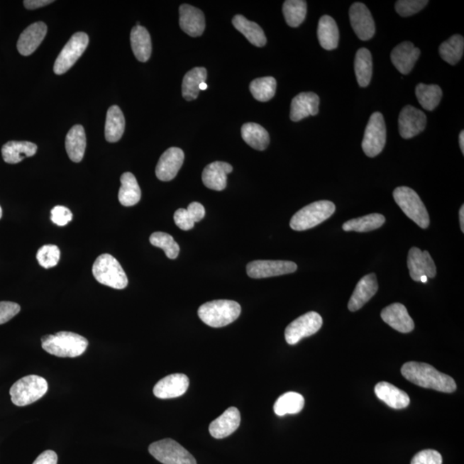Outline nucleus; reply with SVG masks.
Listing matches in <instances>:
<instances>
[{"label": "nucleus", "instance_id": "obj_38", "mask_svg": "<svg viewBox=\"0 0 464 464\" xmlns=\"http://www.w3.org/2000/svg\"><path fill=\"white\" fill-rule=\"evenodd\" d=\"M419 104L426 111H433L442 99V89L437 84H419L415 89Z\"/></svg>", "mask_w": 464, "mask_h": 464}, {"label": "nucleus", "instance_id": "obj_7", "mask_svg": "<svg viewBox=\"0 0 464 464\" xmlns=\"http://www.w3.org/2000/svg\"><path fill=\"white\" fill-rule=\"evenodd\" d=\"M394 201L410 219L422 229L430 225V218L424 203L418 194L408 187H399L394 190Z\"/></svg>", "mask_w": 464, "mask_h": 464}, {"label": "nucleus", "instance_id": "obj_48", "mask_svg": "<svg viewBox=\"0 0 464 464\" xmlns=\"http://www.w3.org/2000/svg\"><path fill=\"white\" fill-rule=\"evenodd\" d=\"M21 311V307L17 303L3 301L0 302V325L7 323L17 316Z\"/></svg>", "mask_w": 464, "mask_h": 464}, {"label": "nucleus", "instance_id": "obj_24", "mask_svg": "<svg viewBox=\"0 0 464 464\" xmlns=\"http://www.w3.org/2000/svg\"><path fill=\"white\" fill-rule=\"evenodd\" d=\"M48 28L43 22L35 23L28 26L20 35L17 48L23 56H28L38 50L47 35Z\"/></svg>", "mask_w": 464, "mask_h": 464}, {"label": "nucleus", "instance_id": "obj_45", "mask_svg": "<svg viewBox=\"0 0 464 464\" xmlns=\"http://www.w3.org/2000/svg\"><path fill=\"white\" fill-rule=\"evenodd\" d=\"M38 263L44 268H51L57 265L60 262V251L58 247L48 244L44 245L38 251L36 255Z\"/></svg>", "mask_w": 464, "mask_h": 464}, {"label": "nucleus", "instance_id": "obj_21", "mask_svg": "<svg viewBox=\"0 0 464 464\" xmlns=\"http://www.w3.org/2000/svg\"><path fill=\"white\" fill-rule=\"evenodd\" d=\"M240 422H241V414L239 410L235 407H231L221 416L211 423L210 434L217 439L230 436L238 429Z\"/></svg>", "mask_w": 464, "mask_h": 464}, {"label": "nucleus", "instance_id": "obj_36", "mask_svg": "<svg viewBox=\"0 0 464 464\" xmlns=\"http://www.w3.org/2000/svg\"><path fill=\"white\" fill-rule=\"evenodd\" d=\"M206 69L204 67H195L187 72L182 81V96L187 101L197 99L201 92L199 85L206 82Z\"/></svg>", "mask_w": 464, "mask_h": 464}, {"label": "nucleus", "instance_id": "obj_13", "mask_svg": "<svg viewBox=\"0 0 464 464\" xmlns=\"http://www.w3.org/2000/svg\"><path fill=\"white\" fill-rule=\"evenodd\" d=\"M350 22L354 32L362 40H368L375 35L376 27L372 14L362 3H354L349 10Z\"/></svg>", "mask_w": 464, "mask_h": 464}, {"label": "nucleus", "instance_id": "obj_46", "mask_svg": "<svg viewBox=\"0 0 464 464\" xmlns=\"http://www.w3.org/2000/svg\"><path fill=\"white\" fill-rule=\"evenodd\" d=\"M427 4V0H399L396 3V11L402 17H409L424 9Z\"/></svg>", "mask_w": 464, "mask_h": 464}, {"label": "nucleus", "instance_id": "obj_41", "mask_svg": "<svg viewBox=\"0 0 464 464\" xmlns=\"http://www.w3.org/2000/svg\"><path fill=\"white\" fill-rule=\"evenodd\" d=\"M464 50V39L462 35H454L439 47V55L450 65L458 64L462 59Z\"/></svg>", "mask_w": 464, "mask_h": 464}, {"label": "nucleus", "instance_id": "obj_39", "mask_svg": "<svg viewBox=\"0 0 464 464\" xmlns=\"http://www.w3.org/2000/svg\"><path fill=\"white\" fill-rule=\"evenodd\" d=\"M304 407V398L302 394L296 392H287L282 394L275 402V413L278 416L286 414H296L301 412Z\"/></svg>", "mask_w": 464, "mask_h": 464}, {"label": "nucleus", "instance_id": "obj_54", "mask_svg": "<svg viewBox=\"0 0 464 464\" xmlns=\"http://www.w3.org/2000/svg\"><path fill=\"white\" fill-rule=\"evenodd\" d=\"M207 89V84H206V82L202 83V84H201V85H199V89H201V91H205V89Z\"/></svg>", "mask_w": 464, "mask_h": 464}, {"label": "nucleus", "instance_id": "obj_25", "mask_svg": "<svg viewBox=\"0 0 464 464\" xmlns=\"http://www.w3.org/2000/svg\"><path fill=\"white\" fill-rule=\"evenodd\" d=\"M233 168L228 162H214L207 165L202 173V182L206 188L216 191H222L226 188L227 175Z\"/></svg>", "mask_w": 464, "mask_h": 464}, {"label": "nucleus", "instance_id": "obj_17", "mask_svg": "<svg viewBox=\"0 0 464 464\" xmlns=\"http://www.w3.org/2000/svg\"><path fill=\"white\" fill-rule=\"evenodd\" d=\"M189 377L184 374H172L162 378L154 386V396L160 399H170L182 397L188 390Z\"/></svg>", "mask_w": 464, "mask_h": 464}, {"label": "nucleus", "instance_id": "obj_31", "mask_svg": "<svg viewBox=\"0 0 464 464\" xmlns=\"http://www.w3.org/2000/svg\"><path fill=\"white\" fill-rule=\"evenodd\" d=\"M125 131V117L116 105L109 109L105 123V138L111 143L119 141Z\"/></svg>", "mask_w": 464, "mask_h": 464}, {"label": "nucleus", "instance_id": "obj_28", "mask_svg": "<svg viewBox=\"0 0 464 464\" xmlns=\"http://www.w3.org/2000/svg\"><path fill=\"white\" fill-rule=\"evenodd\" d=\"M87 148V136L81 125H75L68 132L66 138V149L72 162L82 161Z\"/></svg>", "mask_w": 464, "mask_h": 464}, {"label": "nucleus", "instance_id": "obj_52", "mask_svg": "<svg viewBox=\"0 0 464 464\" xmlns=\"http://www.w3.org/2000/svg\"><path fill=\"white\" fill-rule=\"evenodd\" d=\"M459 219H460V227H461L462 231L464 232V206L463 205L461 206V209H460L459 211Z\"/></svg>", "mask_w": 464, "mask_h": 464}, {"label": "nucleus", "instance_id": "obj_37", "mask_svg": "<svg viewBox=\"0 0 464 464\" xmlns=\"http://www.w3.org/2000/svg\"><path fill=\"white\" fill-rule=\"evenodd\" d=\"M354 70L360 87H368L372 77V57L368 48H362L356 53Z\"/></svg>", "mask_w": 464, "mask_h": 464}, {"label": "nucleus", "instance_id": "obj_43", "mask_svg": "<svg viewBox=\"0 0 464 464\" xmlns=\"http://www.w3.org/2000/svg\"><path fill=\"white\" fill-rule=\"evenodd\" d=\"M277 83L275 77H264L256 79L250 83L252 96L259 101H268L275 96Z\"/></svg>", "mask_w": 464, "mask_h": 464}, {"label": "nucleus", "instance_id": "obj_34", "mask_svg": "<svg viewBox=\"0 0 464 464\" xmlns=\"http://www.w3.org/2000/svg\"><path fill=\"white\" fill-rule=\"evenodd\" d=\"M121 187L118 199L122 206H133L138 204L141 199V190L136 177L132 173L126 172L121 177Z\"/></svg>", "mask_w": 464, "mask_h": 464}, {"label": "nucleus", "instance_id": "obj_18", "mask_svg": "<svg viewBox=\"0 0 464 464\" xmlns=\"http://www.w3.org/2000/svg\"><path fill=\"white\" fill-rule=\"evenodd\" d=\"M382 319L397 331L410 333L414 331V323L404 304L394 303L389 305L381 312Z\"/></svg>", "mask_w": 464, "mask_h": 464}, {"label": "nucleus", "instance_id": "obj_11", "mask_svg": "<svg viewBox=\"0 0 464 464\" xmlns=\"http://www.w3.org/2000/svg\"><path fill=\"white\" fill-rule=\"evenodd\" d=\"M323 326V319L315 311L306 313L288 325L285 338L289 345H295L303 338L315 335Z\"/></svg>", "mask_w": 464, "mask_h": 464}, {"label": "nucleus", "instance_id": "obj_30", "mask_svg": "<svg viewBox=\"0 0 464 464\" xmlns=\"http://www.w3.org/2000/svg\"><path fill=\"white\" fill-rule=\"evenodd\" d=\"M131 47L134 55L141 62H146L152 55V40L149 32L141 26H136L131 31L130 35Z\"/></svg>", "mask_w": 464, "mask_h": 464}, {"label": "nucleus", "instance_id": "obj_14", "mask_svg": "<svg viewBox=\"0 0 464 464\" xmlns=\"http://www.w3.org/2000/svg\"><path fill=\"white\" fill-rule=\"evenodd\" d=\"M399 133L406 140L418 136L426 127V116L420 109L413 106H405L398 119Z\"/></svg>", "mask_w": 464, "mask_h": 464}, {"label": "nucleus", "instance_id": "obj_1", "mask_svg": "<svg viewBox=\"0 0 464 464\" xmlns=\"http://www.w3.org/2000/svg\"><path fill=\"white\" fill-rule=\"evenodd\" d=\"M401 372L407 380L422 388L443 393H453L457 390V385L453 377L438 372L429 364L408 362L402 365Z\"/></svg>", "mask_w": 464, "mask_h": 464}, {"label": "nucleus", "instance_id": "obj_6", "mask_svg": "<svg viewBox=\"0 0 464 464\" xmlns=\"http://www.w3.org/2000/svg\"><path fill=\"white\" fill-rule=\"evenodd\" d=\"M48 389V382L44 377L36 375L23 377L11 386V402L18 407L34 404L47 393Z\"/></svg>", "mask_w": 464, "mask_h": 464}, {"label": "nucleus", "instance_id": "obj_23", "mask_svg": "<svg viewBox=\"0 0 464 464\" xmlns=\"http://www.w3.org/2000/svg\"><path fill=\"white\" fill-rule=\"evenodd\" d=\"M377 290L378 283L375 274H370L363 277L358 282L355 290L349 300V311L352 312L359 311L376 294Z\"/></svg>", "mask_w": 464, "mask_h": 464}, {"label": "nucleus", "instance_id": "obj_27", "mask_svg": "<svg viewBox=\"0 0 464 464\" xmlns=\"http://www.w3.org/2000/svg\"><path fill=\"white\" fill-rule=\"evenodd\" d=\"M38 145L28 141H9L2 148V157L7 164L15 165L24 158L33 157Z\"/></svg>", "mask_w": 464, "mask_h": 464}, {"label": "nucleus", "instance_id": "obj_9", "mask_svg": "<svg viewBox=\"0 0 464 464\" xmlns=\"http://www.w3.org/2000/svg\"><path fill=\"white\" fill-rule=\"evenodd\" d=\"M386 143L385 118L380 112L373 113L366 126L362 149L366 156L374 158L384 150Z\"/></svg>", "mask_w": 464, "mask_h": 464}, {"label": "nucleus", "instance_id": "obj_26", "mask_svg": "<svg viewBox=\"0 0 464 464\" xmlns=\"http://www.w3.org/2000/svg\"><path fill=\"white\" fill-rule=\"evenodd\" d=\"M378 399L394 409L407 408L410 404L409 394L387 382H378L375 387Z\"/></svg>", "mask_w": 464, "mask_h": 464}, {"label": "nucleus", "instance_id": "obj_22", "mask_svg": "<svg viewBox=\"0 0 464 464\" xmlns=\"http://www.w3.org/2000/svg\"><path fill=\"white\" fill-rule=\"evenodd\" d=\"M319 96L313 92H302L292 101L290 118L292 121H299L309 116H316L319 112Z\"/></svg>", "mask_w": 464, "mask_h": 464}, {"label": "nucleus", "instance_id": "obj_2", "mask_svg": "<svg viewBox=\"0 0 464 464\" xmlns=\"http://www.w3.org/2000/svg\"><path fill=\"white\" fill-rule=\"evenodd\" d=\"M45 351L60 358H76L87 351L88 341L76 333L62 331L42 338Z\"/></svg>", "mask_w": 464, "mask_h": 464}, {"label": "nucleus", "instance_id": "obj_40", "mask_svg": "<svg viewBox=\"0 0 464 464\" xmlns=\"http://www.w3.org/2000/svg\"><path fill=\"white\" fill-rule=\"evenodd\" d=\"M385 223L384 215L372 214L344 223L343 229L345 231L368 232L378 229Z\"/></svg>", "mask_w": 464, "mask_h": 464}, {"label": "nucleus", "instance_id": "obj_16", "mask_svg": "<svg viewBox=\"0 0 464 464\" xmlns=\"http://www.w3.org/2000/svg\"><path fill=\"white\" fill-rule=\"evenodd\" d=\"M184 153L180 148H170L166 150L158 160L156 176L160 181L169 182L177 177L184 162Z\"/></svg>", "mask_w": 464, "mask_h": 464}, {"label": "nucleus", "instance_id": "obj_15", "mask_svg": "<svg viewBox=\"0 0 464 464\" xmlns=\"http://www.w3.org/2000/svg\"><path fill=\"white\" fill-rule=\"evenodd\" d=\"M408 267L414 282H420L422 276L433 279L437 274L436 266L429 252L413 247L409 252Z\"/></svg>", "mask_w": 464, "mask_h": 464}, {"label": "nucleus", "instance_id": "obj_50", "mask_svg": "<svg viewBox=\"0 0 464 464\" xmlns=\"http://www.w3.org/2000/svg\"><path fill=\"white\" fill-rule=\"evenodd\" d=\"M57 463H58V455L55 451H45L35 460L33 464H57Z\"/></svg>", "mask_w": 464, "mask_h": 464}, {"label": "nucleus", "instance_id": "obj_32", "mask_svg": "<svg viewBox=\"0 0 464 464\" xmlns=\"http://www.w3.org/2000/svg\"><path fill=\"white\" fill-rule=\"evenodd\" d=\"M232 24L239 32L245 36L251 44L256 47L265 46L267 38L262 28L258 23L250 22L242 15L235 16Z\"/></svg>", "mask_w": 464, "mask_h": 464}, {"label": "nucleus", "instance_id": "obj_49", "mask_svg": "<svg viewBox=\"0 0 464 464\" xmlns=\"http://www.w3.org/2000/svg\"><path fill=\"white\" fill-rule=\"evenodd\" d=\"M72 219V214L66 206H57L51 211V221L59 226H67Z\"/></svg>", "mask_w": 464, "mask_h": 464}, {"label": "nucleus", "instance_id": "obj_12", "mask_svg": "<svg viewBox=\"0 0 464 464\" xmlns=\"http://www.w3.org/2000/svg\"><path fill=\"white\" fill-rule=\"evenodd\" d=\"M298 266L288 260H254L247 265V274L253 279L270 278V277L292 274Z\"/></svg>", "mask_w": 464, "mask_h": 464}, {"label": "nucleus", "instance_id": "obj_3", "mask_svg": "<svg viewBox=\"0 0 464 464\" xmlns=\"http://www.w3.org/2000/svg\"><path fill=\"white\" fill-rule=\"evenodd\" d=\"M241 314V306L232 300H214L198 309L199 319L211 328H222L233 323Z\"/></svg>", "mask_w": 464, "mask_h": 464}, {"label": "nucleus", "instance_id": "obj_51", "mask_svg": "<svg viewBox=\"0 0 464 464\" xmlns=\"http://www.w3.org/2000/svg\"><path fill=\"white\" fill-rule=\"evenodd\" d=\"M54 1H51V0H26L23 2V5L28 10H35L50 5Z\"/></svg>", "mask_w": 464, "mask_h": 464}, {"label": "nucleus", "instance_id": "obj_19", "mask_svg": "<svg viewBox=\"0 0 464 464\" xmlns=\"http://www.w3.org/2000/svg\"><path fill=\"white\" fill-rule=\"evenodd\" d=\"M179 14H180L179 23H180L182 30L186 34L192 38H197L203 34L206 28V22L205 16L201 10L184 4L179 8Z\"/></svg>", "mask_w": 464, "mask_h": 464}, {"label": "nucleus", "instance_id": "obj_42", "mask_svg": "<svg viewBox=\"0 0 464 464\" xmlns=\"http://www.w3.org/2000/svg\"><path fill=\"white\" fill-rule=\"evenodd\" d=\"M283 14L289 26L299 27L306 17V1H304V0H287L283 5Z\"/></svg>", "mask_w": 464, "mask_h": 464}, {"label": "nucleus", "instance_id": "obj_10", "mask_svg": "<svg viewBox=\"0 0 464 464\" xmlns=\"http://www.w3.org/2000/svg\"><path fill=\"white\" fill-rule=\"evenodd\" d=\"M89 36L84 32L73 35L55 60L54 71L56 74L66 73L77 62L87 50Z\"/></svg>", "mask_w": 464, "mask_h": 464}, {"label": "nucleus", "instance_id": "obj_5", "mask_svg": "<svg viewBox=\"0 0 464 464\" xmlns=\"http://www.w3.org/2000/svg\"><path fill=\"white\" fill-rule=\"evenodd\" d=\"M92 272L97 282L104 286L118 290L128 287L127 275L119 262L111 255L99 256L93 264Z\"/></svg>", "mask_w": 464, "mask_h": 464}, {"label": "nucleus", "instance_id": "obj_53", "mask_svg": "<svg viewBox=\"0 0 464 464\" xmlns=\"http://www.w3.org/2000/svg\"><path fill=\"white\" fill-rule=\"evenodd\" d=\"M459 145L461 148L463 154L464 153V132L462 131L459 134Z\"/></svg>", "mask_w": 464, "mask_h": 464}, {"label": "nucleus", "instance_id": "obj_20", "mask_svg": "<svg viewBox=\"0 0 464 464\" xmlns=\"http://www.w3.org/2000/svg\"><path fill=\"white\" fill-rule=\"evenodd\" d=\"M420 55L421 50L415 48L412 43L404 42L394 48L390 58L399 72L407 75L413 70Z\"/></svg>", "mask_w": 464, "mask_h": 464}, {"label": "nucleus", "instance_id": "obj_47", "mask_svg": "<svg viewBox=\"0 0 464 464\" xmlns=\"http://www.w3.org/2000/svg\"><path fill=\"white\" fill-rule=\"evenodd\" d=\"M442 455L435 450L420 451L412 459L411 464H442Z\"/></svg>", "mask_w": 464, "mask_h": 464}, {"label": "nucleus", "instance_id": "obj_55", "mask_svg": "<svg viewBox=\"0 0 464 464\" xmlns=\"http://www.w3.org/2000/svg\"><path fill=\"white\" fill-rule=\"evenodd\" d=\"M427 280H429V278H427L426 276H422L421 278L420 282H421L423 283H426Z\"/></svg>", "mask_w": 464, "mask_h": 464}, {"label": "nucleus", "instance_id": "obj_35", "mask_svg": "<svg viewBox=\"0 0 464 464\" xmlns=\"http://www.w3.org/2000/svg\"><path fill=\"white\" fill-rule=\"evenodd\" d=\"M241 133L243 140L252 148L264 150L270 145V134L265 128L258 123L249 122V123L244 124Z\"/></svg>", "mask_w": 464, "mask_h": 464}, {"label": "nucleus", "instance_id": "obj_44", "mask_svg": "<svg viewBox=\"0 0 464 464\" xmlns=\"http://www.w3.org/2000/svg\"><path fill=\"white\" fill-rule=\"evenodd\" d=\"M150 243L153 246L164 250L165 253L169 259H177L180 252V247L175 241L172 236L165 232H154L150 237Z\"/></svg>", "mask_w": 464, "mask_h": 464}, {"label": "nucleus", "instance_id": "obj_8", "mask_svg": "<svg viewBox=\"0 0 464 464\" xmlns=\"http://www.w3.org/2000/svg\"><path fill=\"white\" fill-rule=\"evenodd\" d=\"M149 453L162 464H197L194 455L172 438L153 443Z\"/></svg>", "mask_w": 464, "mask_h": 464}, {"label": "nucleus", "instance_id": "obj_4", "mask_svg": "<svg viewBox=\"0 0 464 464\" xmlns=\"http://www.w3.org/2000/svg\"><path fill=\"white\" fill-rule=\"evenodd\" d=\"M336 205L329 201L311 203L297 211L291 219L290 226L297 231H306L320 225L335 214Z\"/></svg>", "mask_w": 464, "mask_h": 464}, {"label": "nucleus", "instance_id": "obj_56", "mask_svg": "<svg viewBox=\"0 0 464 464\" xmlns=\"http://www.w3.org/2000/svg\"><path fill=\"white\" fill-rule=\"evenodd\" d=\"M2 214H3V211H2L1 206H0V219L2 218Z\"/></svg>", "mask_w": 464, "mask_h": 464}, {"label": "nucleus", "instance_id": "obj_33", "mask_svg": "<svg viewBox=\"0 0 464 464\" xmlns=\"http://www.w3.org/2000/svg\"><path fill=\"white\" fill-rule=\"evenodd\" d=\"M206 215L205 207L201 203L192 202L188 209H180L174 214L176 225L182 231L193 229L194 223L202 221Z\"/></svg>", "mask_w": 464, "mask_h": 464}, {"label": "nucleus", "instance_id": "obj_29", "mask_svg": "<svg viewBox=\"0 0 464 464\" xmlns=\"http://www.w3.org/2000/svg\"><path fill=\"white\" fill-rule=\"evenodd\" d=\"M317 35L321 48L326 50H333L339 43V28L331 17L325 15L319 20Z\"/></svg>", "mask_w": 464, "mask_h": 464}]
</instances>
